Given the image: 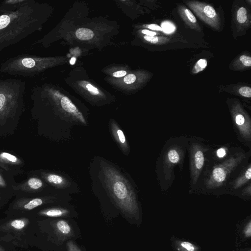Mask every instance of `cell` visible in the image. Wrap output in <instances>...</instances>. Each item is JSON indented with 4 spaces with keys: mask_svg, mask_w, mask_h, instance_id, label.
Instances as JSON below:
<instances>
[{
    "mask_svg": "<svg viewBox=\"0 0 251 251\" xmlns=\"http://www.w3.org/2000/svg\"><path fill=\"white\" fill-rule=\"evenodd\" d=\"M177 251H197L196 246L189 242L178 241L175 244Z\"/></svg>",
    "mask_w": 251,
    "mask_h": 251,
    "instance_id": "obj_22",
    "label": "cell"
},
{
    "mask_svg": "<svg viewBox=\"0 0 251 251\" xmlns=\"http://www.w3.org/2000/svg\"><path fill=\"white\" fill-rule=\"evenodd\" d=\"M11 226L17 229H20L25 226V222L22 220H15L12 222Z\"/></svg>",
    "mask_w": 251,
    "mask_h": 251,
    "instance_id": "obj_27",
    "label": "cell"
},
{
    "mask_svg": "<svg viewBox=\"0 0 251 251\" xmlns=\"http://www.w3.org/2000/svg\"><path fill=\"white\" fill-rule=\"evenodd\" d=\"M251 178V164H247L237 177L231 181L228 186L232 190H237L245 185L249 184Z\"/></svg>",
    "mask_w": 251,
    "mask_h": 251,
    "instance_id": "obj_13",
    "label": "cell"
},
{
    "mask_svg": "<svg viewBox=\"0 0 251 251\" xmlns=\"http://www.w3.org/2000/svg\"><path fill=\"white\" fill-rule=\"evenodd\" d=\"M75 60H76V59L75 58V57H72L70 61V63L71 65H74L75 63Z\"/></svg>",
    "mask_w": 251,
    "mask_h": 251,
    "instance_id": "obj_36",
    "label": "cell"
},
{
    "mask_svg": "<svg viewBox=\"0 0 251 251\" xmlns=\"http://www.w3.org/2000/svg\"><path fill=\"white\" fill-rule=\"evenodd\" d=\"M143 34L147 36H157L160 34V32L153 31L148 29H143L141 31Z\"/></svg>",
    "mask_w": 251,
    "mask_h": 251,
    "instance_id": "obj_33",
    "label": "cell"
},
{
    "mask_svg": "<svg viewBox=\"0 0 251 251\" xmlns=\"http://www.w3.org/2000/svg\"><path fill=\"white\" fill-rule=\"evenodd\" d=\"M54 228L57 234L63 239L69 238L73 235L72 228L65 220H60L56 221L54 224Z\"/></svg>",
    "mask_w": 251,
    "mask_h": 251,
    "instance_id": "obj_18",
    "label": "cell"
},
{
    "mask_svg": "<svg viewBox=\"0 0 251 251\" xmlns=\"http://www.w3.org/2000/svg\"><path fill=\"white\" fill-rule=\"evenodd\" d=\"M110 128L114 138L119 145L123 151L127 152L129 147L126 138L122 130L114 121L110 122Z\"/></svg>",
    "mask_w": 251,
    "mask_h": 251,
    "instance_id": "obj_17",
    "label": "cell"
},
{
    "mask_svg": "<svg viewBox=\"0 0 251 251\" xmlns=\"http://www.w3.org/2000/svg\"><path fill=\"white\" fill-rule=\"evenodd\" d=\"M190 166V191L198 187L201 176L203 172L206 160L208 159L209 147L200 139L191 138L188 141Z\"/></svg>",
    "mask_w": 251,
    "mask_h": 251,
    "instance_id": "obj_6",
    "label": "cell"
},
{
    "mask_svg": "<svg viewBox=\"0 0 251 251\" xmlns=\"http://www.w3.org/2000/svg\"><path fill=\"white\" fill-rule=\"evenodd\" d=\"M45 187V183L42 179L38 177L32 176L23 183L14 184L13 190L15 191L32 194L40 192Z\"/></svg>",
    "mask_w": 251,
    "mask_h": 251,
    "instance_id": "obj_11",
    "label": "cell"
},
{
    "mask_svg": "<svg viewBox=\"0 0 251 251\" xmlns=\"http://www.w3.org/2000/svg\"><path fill=\"white\" fill-rule=\"evenodd\" d=\"M46 201L44 198H26L22 199L18 203L23 209L29 210L41 205Z\"/></svg>",
    "mask_w": 251,
    "mask_h": 251,
    "instance_id": "obj_19",
    "label": "cell"
},
{
    "mask_svg": "<svg viewBox=\"0 0 251 251\" xmlns=\"http://www.w3.org/2000/svg\"><path fill=\"white\" fill-rule=\"evenodd\" d=\"M136 79V75L134 74H131L126 76L124 78V81L126 84H131L134 82Z\"/></svg>",
    "mask_w": 251,
    "mask_h": 251,
    "instance_id": "obj_30",
    "label": "cell"
},
{
    "mask_svg": "<svg viewBox=\"0 0 251 251\" xmlns=\"http://www.w3.org/2000/svg\"><path fill=\"white\" fill-rule=\"evenodd\" d=\"M77 38L81 40H88L94 36V33L90 29L87 28H79L75 32Z\"/></svg>",
    "mask_w": 251,
    "mask_h": 251,
    "instance_id": "obj_24",
    "label": "cell"
},
{
    "mask_svg": "<svg viewBox=\"0 0 251 251\" xmlns=\"http://www.w3.org/2000/svg\"><path fill=\"white\" fill-rule=\"evenodd\" d=\"M232 20L235 35L245 34L251 25L250 10L245 5H237L234 8Z\"/></svg>",
    "mask_w": 251,
    "mask_h": 251,
    "instance_id": "obj_9",
    "label": "cell"
},
{
    "mask_svg": "<svg viewBox=\"0 0 251 251\" xmlns=\"http://www.w3.org/2000/svg\"><path fill=\"white\" fill-rule=\"evenodd\" d=\"M229 153L228 148L223 146L218 148L214 152V157L216 161L222 162L229 156Z\"/></svg>",
    "mask_w": 251,
    "mask_h": 251,
    "instance_id": "obj_25",
    "label": "cell"
},
{
    "mask_svg": "<svg viewBox=\"0 0 251 251\" xmlns=\"http://www.w3.org/2000/svg\"><path fill=\"white\" fill-rule=\"evenodd\" d=\"M146 27L152 30V31L158 32H164V31L161 26H159L157 24H151L145 25Z\"/></svg>",
    "mask_w": 251,
    "mask_h": 251,
    "instance_id": "obj_28",
    "label": "cell"
},
{
    "mask_svg": "<svg viewBox=\"0 0 251 251\" xmlns=\"http://www.w3.org/2000/svg\"><path fill=\"white\" fill-rule=\"evenodd\" d=\"M219 90L242 98L250 99L251 98V87L244 83H237L226 85H220Z\"/></svg>",
    "mask_w": 251,
    "mask_h": 251,
    "instance_id": "obj_12",
    "label": "cell"
},
{
    "mask_svg": "<svg viewBox=\"0 0 251 251\" xmlns=\"http://www.w3.org/2000/svg\"><path fill=\"white\" fill-rule=\"evenodd\" d=\"M144 39L148 42L154 45H163L170 42L172 38L164 36H147L145 35Z\"/></svg>",
    "mask_w": 251,
    "mask_h": 251,
    "instance_id": "obj_21",
    "label": "cell"
},
{
    "mask_svg": "<svg viewBox=\"0 0 251 251\" xmlns=\"http://www.w3.org/2000/svg\"><path fill=\"white\" fill-rule=\"evenodd\" d=\"M45 7L34 0H6L0 3V52L40 29Z\"/></svg>",
    "mask_w": 251,
    "mask_h": 251,
    "instance_id": "obj_1",
    "label": "cell"
},
{
    "mask_svg": "<svg viewBox=\"0 0 251 251\" xmlns=\"http://www.w3.org/2000/svg\"><path fill=\"white\" fill-rule=\"evenodd\" d=\"M126 72L125 71L122 70V71H119L114 72L113 74V75L116 77H120L124 76V75H126Z\"/></svg>",
    "mask_w": 251,
    "mask_h": 251,
    "instance_id": "obj_35",
    "label": "cell"
},
{
    "mask_svg": "<svg viewBox=\"0 0 251 251\" xmlns=\"http://www.w3.org/2000/svg\"><path fill=\"white\" fill-rule=\"evenodd\" d=\"M40 176L45 181L56 188H64L70 184L65 177L57 174L43 172L40 174Z\"/></svg>",
    "mask_w": 251,
    "mask_h": 251,
    "instance_id": "obj_16",
    "label": "cell"
},
{
    "mask_svg": "<svg viewBox=\"0 0 251 251\" xmlns=\"http://www.w3.org/2000/svg\"><path fill=\"white\" fill-rule=\"evenodd\" d=\"M0 171V190L4 191L8 190H13V185L16 183H13L11 180L8 179L6 175H4Z\"/></svg>",
    "mask_w": 251,
    "mask_h": 251,
    "instance_id": "obj_23",
    "label": "cell"
},
{
    "mask_svg": "<svg viewBox=\"0 0 251 251\" xmlns=\"http://www.w3.org/2000/svg\"><path fill=\"white\" fill-rule=\"evenodd\" d=\"M86 87L90 93L92 95H98L99 93L98 89L90 84H87Z\"/></svg>",
    "mask_w": 251,
    "mask_h": 251,
    "instance_id": "obj_31",
    "label": "cell"
},
{
    "mask_svg": "<svg viewBox=\"0 0 251 251\" xmlns=\"http://www.w3.org/2000/svg\"><path fill=\"white\" fill-rule=\"evenodd\" d=\"M188 144V139L184 136L172 137L164 144L156 165V175L162 191H166L173 183L175 168L178 166L182 170Z\"/></svg>",
    "mask_w": 251,
    "mask_h": 251,
    "instance_id": "obj_2",
    "label": "cell"
},
{
    "mask_svg": "<svg viewBox=\"0 0 251 251\" xmlns=\"http://www.w3.org/2000/svg\"><path fill=\"white\" fill-rule=\"evenodd\" d=\"M250 156V151L241 149L233 151L223 161L213 166L204 178V190H217L227 187L235 172H240Z\"/></svg>",
    "mask_w": 251,
    "mask_h": 251,
    "instance_id": "obj_5",
    "label": "cell"
},
{
    "mask_svg": "<svg viewBox=\"0 0 251 251\" xmlns=\"http://www.w3.org/2000/svg\"><path fill=\"white\" fill-rule=\"evenodd\" d=\"M251 67V57L248 51L242 52L230 63L229 68L234 71H244Z\"/></svg>",
    "mask_w": 251,
    "mask_h": 251,
    "instance_id": "obj_14",
    "label": "cell"
},
{
    "mask_svg": "<svg viewBox=\"0 0 251 251\" xmlns=\"http://www.w3.org/2000/svg\"><path fill=\"white\" fill-rule=\"evenodd\" d=\"M24 161L17 156L10 152L0 151V168L9 175H16L22 173Z\"/></svg>",
    "mask_w": 251,
    "mask_h": 251,
    "instance_id": "obj_10",
    "label": "cell"
},
{
    "mask_svg": "<svg viewBox=\"0 0 251 251\" xmlns=\"http://www.w3.org/2000/svg\"><path fill=\"white\" fill-rule=\"evenodd\" d=\"M67 249L68 251H81L76 244L72 241L67 242Z\"/></svg>",
    "mask_w": 251,
    "mask_h": 251,
    "instance_id": "obj_29",
    "label": "cell"
},
{
    "mask_svg": "<svg viewBox=\"0 0 251 251\" xmlns=\"http://www.w3.org/2000/svg\"><path fill=\"white\" fill-rule=\"evenodd\" d=\"M227 103L238 139L251 148V119L240 101L237 99H228Z\"/></svg>",
    "mask_w": 251,
    "mask_h": 251,
    "instance_id": "obj_7",
    "label": "cell"
},
{
    "mask_svg": "<svg viewBox=\"0 0 251 251\" xmlns=\"http://www.w3.org/2000/svg\"><path fill=\"white\" fill-rule=\"evenodd\" d=\"M25 82L21 79L0 78V128L18 122L25 111Z\"/></svg>",
    "mask_w": 251,
    "mask_h": 251,
    "instance_id": "obj_3",
    "label": "cell"
},
{
    "mask_svg": "<svg viewBox=\"0 0 251 251\" xmlns=\"http://www.w3.org/2000/svg\"><path fill=\"white\" fill-rule=\"evenodd\" d=\"M177 10L179 16L188 26L198 31L201 30L196 17L189 8L183 5L179 4Z\"/></svg>",
    "mask_w": 251,
    "mask_h": 251,
    "instance_id": "obj_15",
    "label": "cell"
},
{
    "mask_svg": "<svg viewBox=\"0 0 251 251\" xmlns=\"http://www.w3.org/2000/svg\"><path fill=\"white\" fill-rule=\"evenodd\" d=\"M102 171L106 187L118 207L130 217H137L139 206L130 183L112 166H104Z\"/></svg>",
    "mask_w": 251,
    "mask_h": 251,
    "instance_id": "obj_4",
    "label": "cell"
},
{
    "mask_svg": "<svg viewBox=\"0 0 251 251\" xmlns=\"http://www.w3.org/2000/svg\"><path fill=\"white\" fill-rule=\"evenodd\" d=\"M207 66V60L205 58L198 60L194 65L191 73L193 75L197 74L203 71Z\"/></svg>",
    "mask_w": 251,
    "mask_h": 251,
    "instance_id": "obj_26",
    "label": "cell"
},
{
    "mask_svg": "<svg viewBox=\"0 0 251 251\" xmlns=\"http://www.w3.org/2000/svg\"><path fill=\"white\" fill-rule=\"evenodd\" d=\"M251 221H249V223L247 224L245 228H244V234L247 237H250L251 235Z\"/></svg>",
    "mask_w": 251,
    "mask_h": 251,
    "instance_id": "obj_32",
    "label": "cell"
},
{
    "mask_svg": "<svg viewBox=\"0 0 251 251\" xmlns=\"http://www.w3.org/2000/svg\"><path fill=\"white\" fill-rule=\"evenodd\" d=\"M251 183H249L247 186L244 188L242 191V195L243 196H251Z\"/></svg>",
    "mask_w": 251,
    "mask_h": 251,
    "instance_id": "obj_34",
    "label": "cell"
},
{
    "mask_svg": "<svg viewBox=\"0 0 251 251\" xmlns=\"http://www.w3.org/2000/svg\"><path fill=\"white\" fill-rule=\"evenodd\" d=\"M69 214V211L63 208H51L45 209L41 212V214L50 217H58L67 216Z\"/></svg>",
    "mask_w": 251,
    "mask_h": 251,
    "instance_id": "obj_20",
    "label": "cell"
},
{
    "mask_svg": "<svg viewBox=\"0 0 251 251\" xmlns=\"http://www.w3.org/2000/svg\"><path fill=\"white\" fill-rule=\"evenodd\" d=\"M183 2L206 25L215 30H220L221 22L219 15L211 4L197 0Z\"/></svg>",
    "mask_w": 251,
    "mask_h": 251,
    "instance_id": "obj_8",
    "label": "cell"
}]
</instances>
